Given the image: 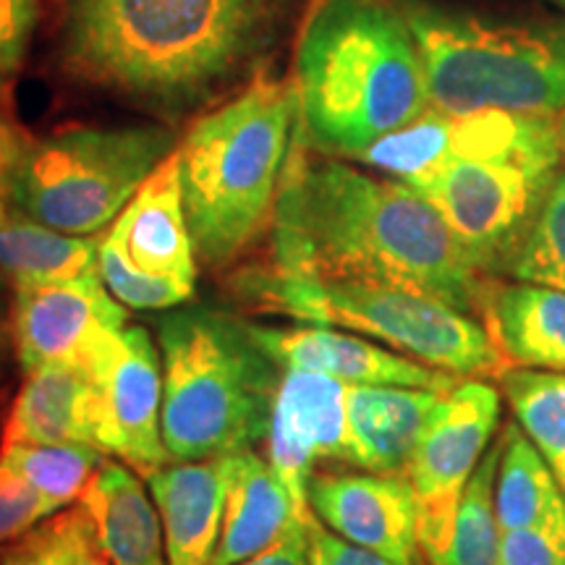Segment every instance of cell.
I'll use <instances>...</instances> for the list:
<instances>
[{"mask_svg":"<svg viewBox=\"0 0 565 565\" xmlns=\"http://www.w3.org/2000/svg\"><path fill=\"white\" fill-rule=\"evenodd\" d=\"M270 254L278 270L406 288L479 322L492 280L412 186L330 154L312 158L299 134L275 202Z\"/></svg>","mask_w":565,"mask_h":565,"instance_id":"6da1fadb","label":"cell"},{"mask_svg":"<svg viewBox=\"0 0 565 565\" xmlns=\"http://www.w3.org/2000/svg\"><path fill=\"white\" fill-rule=\"evenodd\" d=\"M288 0H66L68 76L162 118L207 103L278 40Z\"/></svg>","mask_w":565,"mask_h":565,"instance_id":"7a4b0ae2","label":"cell"},{"mask_svg":"<svg viewBox=\"0 0 565 565\" xmlns=\"http://www.w3.org/2000/svg\"><path fill=\"white\" fill-rule=\"evenodd\" d=\"M299 139L353 160L429 108L404 13L383 0H315L296 47Z\"/></svg>","mask_w":565,"mask_h":565,"instance_id":"3957f363","label":"cell"},{"mask_svg":"<svg viewBox=\"0 0 565 565\" xmlns=\"http://www.w3.org/2000/svg\"><path fill=\"white\" fill-rule=\"evenodd\" d=\"M296 134L294 82L259 76L179 139L181 196L200 267L236 265L270 231Z\"/></svg>","mask_w":565,"mask_h":565,"instance_id":"277c9868","label":"cell"},{"mask_svg":"<svg viewBox=\"0 0 565 565\" xmlns=\"http://www.w3.org/2000/svg\"><path fill=\"white\" fill-rule=\"evenodd\" d=\"M162 443L171 461L257 450L270 433L282 372L249 320L183 303L158 320Z\"/></svg>","mask_w":565,"mask_h":565,"instance_id":"5b68a950","label":"cell"},{"mask_svg":"<svg viewBox=\"0 0 565 565\" xmlns=\"http://www.w3.org/2000/svg\"><path fill=\"white\" fill-rule=\"evenodd\" d=\"M228 291L257 315L351 330L456 377L500 380L511 370L487 328L427 294L383 282L320 280L275 265L238 267Z\"/></svg>","mask_w":565,"mask_h":565,"instance_id":"8992f818","label":"cell"},{"mask_svg":"<svg viewBox=\"0 0 565 565\" xmlns=\"http://www.w3.org/2000/svg\"><path fill=\"white\" fill-rule=\"evenodd\" d=\"M404 17L422 55L429 108L445 116H555L565 108V21L503 26L429 6H408Z\"/></svg>","mask_w":565,"mask_h":565,"instance_id":"52a82bcc","label":"cell"},{"mask_svg":"<svg viewBox=\"0 0 565 565\" xmlns=\"http://www.w3.org/2000/svg\"><path fill=\"white\" fill-rule=\"evenodd\" d=\"M179 147L168 126H68L32 139L11 210L71 236H97Z\"/></svg>","mask_w":565,"mask_h":565,"instance_id":"ba28073f","label":"cell"},{"mask_svg":"<svg viewBox=\"0 0 565 565\" xmlns=\"http://www.w3.org/2000/svg\"><path fill=\"white\" fill-rule=\"evenodd\" d=\"M553 181L555 175L513 162L448 160L406 186L440 212L479 273L500 278L511 270Z\"/></svg>","mask_w":565,"mask_h":565,"instance_id":"9c48e42d","label":"cell"},{"mask_svg":"<svg viewBox=\"0 0 565 565\" xmlns=\"http://www.w3.org/2000/svg\"><path fill=\"white\" fill-rule=\"evenodd\" d=\"M500 424V391L463 377L440 393L416 445L408 479L416 492V536L427 565H443L458 503Z\"/></svg>","mask_w":565,"mask_h":565,"instance_id":"30bf717a","label":"cell"},{"mask_svg":"<svg viewBox=\"0 0 565 565\" xmlns=\"http://www.w3.org/2000/svg\"><path fill=\"white\" fill-rule=\"evenodd\" d=\"M95 383L97 448L147 477L171 463L162 443L160 349L141 324H124L87 359Z\"/></svg>","mask_w":565,"mask_h":565,"instance_id":"8fae6325","label":"cell"},{"mask_svg":"<svg viewBox=\"0 0 565 565\" xmlns=\"http://www.w3.org/2000/svg\"><path fill=\"white\" fill-rule=\"evenodd\" d=\"M129 324L100 270L76 280L13 288V359L30 374L53 364H84L105 338Z\"/></svg>","mask_w":565,"mask_h":565,"instance_id":"7c38bea8","label":"cell"},{"mask_svg":"<svg viewBox=\"0 0 565 565\" xmlns=\"http://www.w3.org/2000/svg\"><path fill=\"white\" fill-rule=\"evenodd\" d=\"M307 505L322 526L404 565H422L416 492L408 475L322 471L307 479Z\"/></svg>","mask_w":565,"mask_h":565,"instance_id":"4fadbf2b","label":"cell"},{"mask_svg":"<svg viewBox=\"0 0 565 565\" xmlns=\"http://www.w3.org/2000/svg\"><path fill=\"white\" fill-rule=\"evenodd\" d=\"M349 385L320 372H282L265 458L303 508L307 479L322 463H349Z\"/></svg>","mask_w":565,"mask_h":565,"instance_id":"5bb4252c","label":"cell"},{"mask_svg":"<svg viewBox=\"0 0 565 565\" xmlns=\"http://www.w3.org/2000/svg\"><path fill=\"white\" fill-rule=\"evenodd\" d=\"M249 328L280 372H320L345 385L422 387L435 393H448L463 380L383 349L351 330L343 333L328 324H263L252 320Z\"/></svg>","mask_w":565,"mask_h":565,"instance_id":"9a60e30c","label":"cell"},{"mask_svg":"<svg viewBox=\"0 0 565 565\" xmlns=\"http://www.w3.org/2000/svg\"><path fill=\"white\" fill-rule=\"evenodd\" d=\"M105 236L139 270L196 288L200 263H196L186 210H183L175 152L162 160L158 171L141 183L139 192L113 221Z\"/></svg>","mask_w":565,"mask_h":565,"instance_id":"2e32d148","label":"cell"},{"mask_svg":"<svg viewBox=\"0 0 565 565\" xmlns=\"http://www.w3.org/2000/svg\"><path fill=\"white\" fill-rule=\"evenodd\" d=\"M166 534L168 565H207L221 540L228 456L171 461L145 477Z\"/></svg>","mask_w":565,"mask_h":565,"instance_id":"e0dca14e","label":"cell"},{"mask_svg":"<svg viewBox=\"0 0 565 565\" xmlns=\"http://www.w3.org/2000/svg\"><path fill=\"white\" fill-rule=\"evenodd\" d=\"M312 513L294 498L265 454L228 456V494L221 540L207 565H236L282 540Z\"/></svg>","mask_w":565,"mask_h":565,"instance_id":"ac0fdd59","label":"cell"},{"mask_svg":"<svg viewBox=\"0 0 565 565\" xmlns=\"http://www.w3.org/2000/svg\"><path fill=\"white\" fill-rule=\"evenodd\" d=\"M76 503L110 565H168L158 505L129 463L105 458Z\"/></svg>","mask_w":565,"mask_h":565,"instance_id":"d6986e66","label":"cell"},{"mask_svg":"<svg viewBox=\"0 0 565 565\" xmlns=\"http://www.w3.org/2000/svg\"><path fill=\"white\" fill-rule=\"evenodd\" d=\"M440 393L422 387L349 385L351 466L377 475H408L416 445Z\"/></svg>","mask_w":565,"mask_h":565,"instance_id":"ffe728a7","label":"cell"},{"mask_svg":"<svg viewBox=\"0 0 565 565\" xmlns=\"http://www.w3.org/2000/svg\"><path fill=\"white\" fill-rule=\"evenodd\" d=\"M0 445L97 448L95 383L87 364H53L26 374L6 416Z\"/></svg>","mask_w":565,"mask_h":565,"instance_id":"44dd1931","label":"cell"},{"mask_svg":"<svg viewBox=\"0 0 565 565\" xmlns=\"http://www.w3.org/2000/svg\"><path fill=\"white\" fill-rule=\"evenodd\" d=\"M482 324L508 366L565 372V291L540 282L490 280Z\"/></svg>","mask_w":565,"mask_h":565,"instance_id":"7402d4cb","label":"cell"},{"mask_svg":"<svg viewBox=\"0 0 565 565\" xmlns=\"http://www.w3.org/2000/svg\"><path fill=\"white\" fill-rule=\"evenodd\" d=\"M100 238L71 236L30 217H0V273L11 288L76 280L97 273Z\"/></svg>","mask_w":565,"mask_h":565,"instance_id":"603a6c76","label":"cell"},{"mask_svg":"<svg viewBox=\"0 0 565 565\" xmlns=\"http://www.w3.org/2000/svg\"><path fill=\"white\" fill-rule=\"evenodd\" d=\"M500 532L526 526L565 529V494L553 466L519 424H508L494 479Z\"/></svg>","mask_w":565,"mask_h":565,"instance_id":"cb8c5ba5","label":"cell"},{"mask_svg":"<svg viewBox=\"0 0 565 565\" xmlns=\"http://www.w3.org/2000/svg\"><path fill=\"white\" fill-rule=\"evenodd\" d=\"M92 445H0V461L51 503L55 513L76 505L105 463Z\"/></svg>","mask_w":565,"mask_h":565,"instance_id":"d4e9b609","label":"cell"},{"mask_svg":"<svg viewBox=\"0 0 565 565\" xmlns=\"http://www.w3.org/2000/svg\"><path fill=\"white\" fill-rule=\"evenodd\" d=\"M500 454H503V437L487 448L475 475L466 482L443 565H498L503 532L494 511V479H498Z\"/></svg>","mask_w":565,"mask_h":565,"instance_id":"484cf974","label":"cell"},{"mask_svg":"<svg viewBox=\"0 0 565 565\" xmlns=\"http://www.w3.org/2000/svg\"><path fill=\"white\" fill-rule=\"evenodd\" d=\"M513 419L550 463L565 458V372L508 370L498 380Z\"/></svg>","mask_w":565,"mask_h":565,"instance_id":"4316f807","label":"cell"},{"mask_svg":"<svg viewBox=\"0 0 565 565\" xmlns=\"http://www.w3.org/2000/svg\"><path fill=\"white\" fill-rule=\"evenodd\" d=\"M353 160L391 173L404 183L424 179L454 160L450 158V116L427 108L404 129L377 139Z\"/></svg>","mask_w":565,"mask_h":565,"instance_id":"83f0119b","label":"cell"},{"mask_svg":"<svg viewBox=\"0 0 565 565\" xmlns=\"http://www.w3.org/2000/svg\"><path fill=\"white\" fill-rule=\"evenodd\" d=\"M508 275L565 291V175H555Z\"/></svg>","mask_w":565,"mask_h":565,"instance_id":"f1b7e54d","label":"cell"},{"mask_svg":"<svg viewBox=\"0 0 565 565\" xmlns=\"http://www.w3.org/2000/svg\"><path fill=\"white\" fill-rule=\"evenodd\" d=\"M97 270L113 299L124 303L126 309L139 312H171L194 299V288L183 286L179 280L158 278L129 263V257L110 242L100 238V254H97Z\"/></svg>","mask_w":565,"mask_h":565,"instance_id":"f546056e","label":"cell"},{"mask_svg":"<svg viewBox=\"0 0 565 565\" xmlns=\"http://www.w3.org/2000/svg\"><path fill=\"white\" fill-rule=\"evenodd\" d=\"M51 515H55L51 503L0 461V545L21 540Z\"/></svg>","mask_w":565,"mask_h":565,"instance_id":"4dcf8cb0","label":"cell"},{"mask_svg":"<svg viewBox=\"0 0 565 565\" xmlns=\"http://www.w3.org/2000/svg\"><path fill=\"white\" fill-rule=\"evenodd\" d=\"M38 0H0V95L9 97L38 26Z\"/></svg>","mask_w":565,"mask_h":565,"instance_id":"1f68e13d","label":"cell"},{"mask_svg":"<svg viewBox=\"0 0 565 565\" xmlns=\"http://www.w3.org/2000/svg\"><path fill=\"white\" fill-rule=\"evenodd\" d=\"M498 565H565V529H508L500 534Z\"/></svg>","mask_w":565,"mask_h":565,"instance_id":"d6a6232c","label":"cell"},{"mask_svg":"<svg viewBox=\"0 0 565 565\" xmlns=\"http://www.w3.org/2000/svg\"><path fill=\"white\" fill-rule=\"evenodd\" d=\"M6 561L17 565H71V542H68V515L66 508L34 526L30 534L11 542L3 550Z\"/></svg>","mask_w":565,"mask_h":565,"instance_id":"836d02e7","label":"cell"},{"mask_svg":"<svg viewBox=\"0 0 565 565\" xmlns=\"http://www.w3.org/2000/svg\"><path fill=\"white\" fill-rule=\"evenodd\" d=\"M32 137L13 116L9 97L0 95V217L11 212V181Z\"/></svg>","mask_w":565,"mask_h":565,"instance_id":"e575fe53","label":"cell"},{"mask_svg":"<svg viewBox=\"0 0 565 565\" xmlns=\"http://www.w3.org/2000/svg\"><path fill=\"white\" fill-rule=\"evenodd\" d=\"M309 565H404V563H395L391 557L374 553V550L353 545V542L330 532L328 526H322L315 515L312 555H309Z\"/></svg>","mask_w":565,"mask_h":565,"instance_id":"d590c367","label":"cell"},{"mask_svg":"<svg viewBox=\"0 0 565 565\" xmlns=\"http://www.w3.org/2000/svg\"><path fill=\"white\" fill-rule=\"evenodd\" d=\"M312 519L315 513H309L307 519L299 521L275 545L236 565H309V555H312Z\"/></svg>","mask_w":565,"mask_h":565,"instance_id":"8d00e7d4","label":"cell"},{"mask_svg":"<svg viewBox=\"0 0 565 565\" xmlns=\"http://www.w3.org/2000/svg\"><path fill=\"white\" fill-rule=\"evenodd\" d=\"M68 515V542H71V565H110L108 557L103 555L100 545H97L95 532L84 513V508L76 503L74 508H66Z\"/></svg>","mask_w":565,"mask_h":565,"instance_id":"74e56055","label":"cell"},{"mask_svg":"<svg viewBox=\"0 0 565 565\" xmlns=\"http://www.w3.org/2000/svg\"><path fill=\"white\" fill-rule=\"evenodd\" d=\"M13 338H11V303L0 299V370L11 362Z\"/></svg>","mask_w":565,"mask_h":565,"instance_id":"f35d334b","label":"cell"},{"mask_svg":"<svg viewBox=\"0 0 565 565\" xmlns=\"http://www.w3.org/2000/svg\"><path fill=\"white\" fill-rule=\"evenodd\" d=\"M550 466H553V471H555L557 482H561V487H563V494H565V458H563V461L550 463Z\"/></svg>","mask_w":565,"mask_h":565,"instance_id":"ab89813d","label":"cell"},{"mask_svg":"<svg viewBox=\"0 0 565 565\" xmlns=\"http://www.w3.org/2000/svg\"><path fill=\"white\" fill-rule=\"evenodd\" d=\"M557 131H561V152H563V160H565V113L561 116V121H557Z\"/></svg>","mask_w":565,"mask_h":565,"instance_id":"60d3db41","label":"cell"},{"mask_svg":"<svg viewBox=\"0 0 565 565\" xmlns=\"http://www.w3.org/2000/svg\"><path fill=\"white\" fill-rule=\"evenodd\" d=\"M0 565H17V563H11V561H6V557H0Z\"/></svg>","mask_w":565,"mask_h":565,"instance_id":"b9f144b4","label":"cell"},{"mask_svg":"<svg viewBox=\"0 0 565 565\" xmlns=\"http://www.w3.org/2000/svg\"><path fill=\"white\" fill-rule=\"evenodd\" d=\"M3 286H6V278H3V273H0V291H3Z\"/></svg>","mask_w":565,"mask_h":565,"instance_id":"7bdbcfd3","label":"cell"},{"mask_svg":"<svg viewBox=\"0 0 565 565\" xmlns=\"http://www.w3.org/2000/svg\"><path fill=\"white\" fill-rule=\"evenodd\" d=\"M555 3H561V6H563V9H565V0H555Z\"/></svg>","mask_w":565,"mask_h":565,"instance_id":"ee69618b","label":"cell"}]
</instances>
